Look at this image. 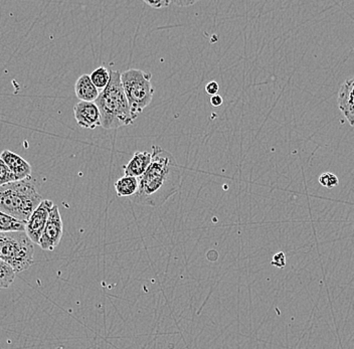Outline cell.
Segmentation results:
<instances>
[{
  "instance_id": "1",
  "label": "cell",
  "mask_w": 354,
  "mask_h": 349,
  "mask_svg": "<svg viewBox=\"0 0 354 349\" xmlns=\"http://www.w3.org/2000/svg\"><path fill=\"white\" fill-rule=\"evenodd\" d=\"M183 173L176 159L163 148L152 147V159L145 173L139 178L134 202L148 207H160L168 198L178 194Z\"/></svg>"
},
{
  "instance_id": "2",
  "label": "cell",
  "mask_w": 354,
  "mask_h": 349,
  "mask_svg": "<svg viewBox=\"0 0 354 349\" xmlns=\"http://www.w3.org/2000/svg\"><path fill=\"white\" fill-rule=\"evenodd\" d=\"M95 104L101 115V126L104 129H118L134 122L119 70H110L109 84L100 93Z\"/></svg>"
},
{
  "instance_id": "3",
  "label": "cell",
  "mask_w": 354,
  "mask_h": 349,
  "mask_svg": "<svg viewBox=\"0 0 354 349\" xmlns=\"http://www.w3.org/2000/svg\"><path fill=\"white\" fill-rule=\"evenodd\" d=\"M43 200V196L30 180L15 181L0 187V211L21 222H28Z\"/></svg>"
},
{
  "instance_id": "4",
  "label": "cell",
  "mask_w": 354,
  "mask_h": 349,
  "mask_svg": "<svg viewBox=\"0 0 354 349\" xmlns=\"http://www.w3.org/2000/svg\"><path fill=\"white\" fill-rule=\"evenodd\" d=\"M151 73L130 68L121 74L122 86L129 103L133 120L150 105L154 95Z\"/></svg>"
},
{
  "instance_id": "5",
  "label": "cell",
  "mask_w": 354,
  "mask_h": 349,
  "mask_svg": "<svg viewBox=\"0 0 354 349\" xmlns=\"http://www.w3.org/2000/svg\"><path fill=\"white\" fill-rule=\"evenodd\" d=\"M35 244L26 232L0 233V260L10 265L15 273L28 270L33 263Z\"/></svg>"
},
{
  "instance_id": "6",
  "label": "cell",
  "mask_w": 354,
  "mask_h": 349,
  "mask_svg": "<svg viewBox=\"0 0 354 349\" xmlns=\"http://www.w3.org/2000/svg\"><path fill=\"white\" fill-rule=\"evenodd\" d=\"M63 220H62L59 207L55 205L53 207L52 211H50L48 223H46V227H44L41 237L39 238V246L44 249V251H54L59 246L62 237H63Z\"/></svg>"
},
{
  "instance_id": "7",
  "label": "cell",
  "mask_w": 354,
  "mask_h": 349,
  "mask_svg": "<svg viewBox=\"0 0 354 349\" xmlns=\"http://www.w3.org/2000/svg\"><path fill=\"white\" fill-rule=\"evenodd\" d=\"M54 205L52 200H44L26 223V234L33 244L39 245V238Z\"/></svg>"
},
{
  "instance_id": "8",
  "label": "cell",
  "mask_w": 354,
  "mask_h": 349,
  "mask_svg": "<svg viewBox=\"0 0 354 349\" xmlns=\"http://www.w3.org/2000/svg\"><path fill=\"white\" fill-rule=\"evenodd\" d=\"M74 116L82 128L94 130L101 126V115L94 102L80 101L75 106Z\"/></svg>"
},
{
  "instance_id": "9",
  "label": "cell",
  "mask_w": 354,
  "mask_h": 349,
  "mask_svg": "<svg viewBox=\"0 0 354 349\" xmlns=\"http://www.w3.org/2000/svg\"><path fill=\"white\" fill-rule=\"evenodd\" d=\"M338 107L349 124L354 127V77L346 79L338 93Z\"/></svg>"
},
{
  "instance_id": "10",
  "label": "cell",
  "mask_w": 354,
  "mask_h": 349,
  "mask_svg": "<svg viewBox=\"0 0 354 349\" xmlns=\"http://www.w3.org/2000/svg\"><path fill=\"white\" fill-rule=\"evenodd\" d=\"M0 158L10 167L11 172L15 174L17 181L30 180L32 167L28 161L24 160L19 154L15 153L10 150H4L0 154Z\"/></svg>"
},
{
  "instance_id": "11",
  "label": "cell",
  "mask_w": 354,
  "mask_h": 349,
  "mask_svg": "<svg viewBox=\"0 0 354 349\" xmlns=\"http://www.w3.org/2000/svg\"><path fill=\"white\" fill-rule=\"evenodd\" d=\"M151 159L152 153H149L148 151L135 152L129 162L124 165V174L125 176L140 178L149 167Z\"/></svg>"
},
{
  "instance_id": "12",
  "label": "cell",
  "mask_w": 354,
  "mask_h": 349,
  "mask_svg": "<svg viewBox=\"0 0 354 349\" xmlns=\"http://www.w3.org/2000/svg\"><path fill=\"white\" fill-rule=\"evenodd\" d=\"M75 92L81 102H94L99 97V90L91 81L90 75L84 74L77 79Z\"/></svg>"
},
{
  "instance_id": "13",
  "label": "cell",
  "mask_w": 354,
  "mask_h": 349,
  "mask_svg": "<svg viewBox=\"0 0 354 349\" xmlns=\"http://www.w3.org/2000/svg\"><path fill=\"white\" fill-rule=\"evenodd\" d=\"M115 191L119 198H128L134 196L139 189V178L133 176H125L119 178L115 182Z\"/></svg>"
},
{
  "instance_id": "14",
  "label": "cell",
  "mask_w": 354,
  "mask_h": 349,
  "mask_svg": "<svg viewBox=\"0 0 354 349\" xmlns=\"http://www.w3.org/2000/svg\"><path fill=\"white\" fill-rule=\"evenodd\" d=\"M26 232V223L0 211V233Z\"/></svg>"
},
{
  "instance_id": "15",
  "label": "cell",
  "mask_w": 354,
  "mask_h": 349,
  "mask_svg": "<svg viewBox=\"0 0 354 349\" xmlns=\"http://www.w3.org/2000/svg\"><path fill=\"white\" fill-rule=\"evenodd\" d=\"M91 81L99 91H103L110 82V70L105 67H99L90 75Z\"/></svg>"
},
{
  "instance_id": "16",
  "label": "cell",
  "mask_w": 354,
  "mask_h": 349,
  "mask_svg": "<svg viewBox=\"0 0 354 349\" xmlns=\"http://www.w3.org/2000/svg\"><path fill=\"white\" fill-rule=\"evenodd\" d=\"M15 275L17 273L10 265L0 260V289L8 288L15 282Z\"/></svg>"
},
{
  "instance_id": "17",
  "label": "cell",
  "mask_w": 354,
  "mask_h": 349,
  "mask_svg": "<svg viewBox=\"0 0 354 349\" xmlns=\"http://www.w3.org/2000/svg\"><path fill=\"white\" fill-rule=\"evenodd\" d=\"M17 181L15 174L11 172L10 167L0 158V187L8 185V183L15 182Z\"/></svg>"
},
{
  "instance_id": "18",
  "label": "cell",
  "mask_w": 354,
  "mask_h": 349,
  "mask_svg": "<svg viewBox=\"0 0 354 349\" xmlns=\"http://www.w3.org/2000/svg\"><path fill=\"white\" fill-rule=\"evenodd\" d=\"M318 181L323 187H326L328 189H334L339 185V180H338L337 176L335 174L330 173V172H324V173L321 174Z\"/></svg>"
},
{
  "instance_id": "19",
  "label": "cell",
  "mask_w": 354,
  "mask_h": 349,
  "mask_svg": "<svg viewBox=\"0 0 354 349\" xmlns=\"http://www.w3.org/2000/svg\"><path fill=\"white\" fill-rule=\"evenodd\" d=\"M271 264L277 267V268H284L286 266V256L282 252L276 254V255H274L273 259H272Z\"/></svg>"
},
{
  "instance_id": "20",
  "label": "cell",
  "mask_w": 354,
  "mask_h": 349,
  "mask_svg": "<svg viewBox=\"0 0 354 349\" xmlns=\"http://www.w3.org/2000/svg\"><path fill=\"white\" fill-rule=\"evenodd\" d=\"M144 2L151 8H156V10L166 8L174 4V1H170V0H159V1H147V0H145Z\"/></svg>"
},
{
  "instance_id": "21",
  "label": "cell",
  "mask_w": 354,
  "mask_h": 349,
  "mask_svg": "<svg viewBox=\"0 0 354 349\" xmlns=\"http://www.w3.org/2000/svg\"><path fill=\"white\" fill-rule=\"evenodd\" d=\"M205 91H207V94L210 95V96H214V95H218V91H220V85H218L216 81L209 82L205 86Z\"/></svg>"
},
{
  "instance_id": "22",
  "label": "cell",
  "mask_w": 354,
  "mask_h": 349,
  "mask_svg": "<svg viewBox=\"0 0 354 349\" xmlns=\"http://www.w3.org/2000/svg\"><path fill=\"white\" fill-rule=\"evenodd\" d=\"M223 103V97L220 96V95H214V96L210 97V104L214 107H221Z\"/></svg>"
},
{
  "instance_id": "23",
  "label": "cell",
  "mask_w": 354,
  "mask_h": 349,
  "mask_svg": "<svg viewBox=\"0 0 354 349\" xmlns=\"http://www.w3.org/2000/svg\"><path fill=\"white\" fill-rule=\"evenodd\" d=\"M196 1H183V0H179V1H176V0H174V4L178 6H190L196 4Z\"/></svg>"
}]
</instances>
